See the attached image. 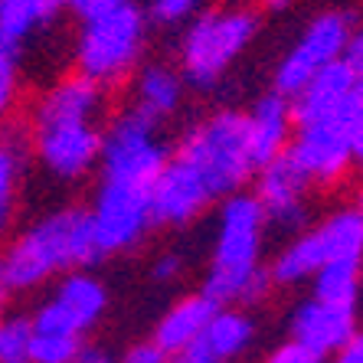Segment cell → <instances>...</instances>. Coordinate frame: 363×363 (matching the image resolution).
<instances>
[{"instance_id":"obj_1","label":"cell","mask_w":363,"mask_h":363,"mask_svg":"<svg viewBox=\"0 0 363 363\" xmlns=\"http://www.w3.org/2000/svg\"><path fill=\"white\" fill-rule=\"evenodd\" d=\"M105 89L82 72L52 82L40 95L30 125V151L56 180H82L99 164Z\"/></svg>"},{"instance_id":"obj_2","label":"cell","mask_w":363,"mask_h":363,"mask_svg":"<svg viewBox=\"0 0 363 363\" xmlns=\"http://www.w3.org/2000/svg\"><path fill=\"white\" fill-rule=\"evenodd\" d=\"M265 213L252 194H239L220 200L216 216V242H213V262L203 281V295L220 308L233 304H259L269 298L272 279L262 265L265 245Z\"/></svg>"},{"instance_id":"obj_3","label":"cell","mask_w":363,"mask_h":363,"mask_svg":"<svg viewBox=\"0 0 363 363\" xmlns=\"http://www.w3.org/2000/svg\"><path fill=\"white\" fill-rule=\"evenodd\" d=\"M95 262H101V255L89 210L82 206H62L40 216L0 252V265L13 291H33L66 272L92 269Z\"/></svg>"},{"instance_id":"obj_4","label":"cell","mask_w":363,"mask_h":363,"mask_svg":"<svg viewBox=\"0 0 363 363\" xmlns=\"http://www.w3.org/2000/svg\"><path fill=\"white\" fill-rule=\"evenodd\" d=\"M259 33V13L245 4L200 10L186 20L180 36V79L200 92H210L220 85L233 62L252 46Z\"/></svg>"},{"instance_id":"obj_5","label":"cell","mask_w":363,"mask_h":363,"mask_svg":"<svg viewBox=\"0 0 363 363\" xmlns=\"http://www.w3.org/2000/svg\"><path fill=\"white\" fill-rule=\"evenodd\" d=\"M170 154L180 157L206 184L213 200H226L245 190L255 174L245 144V111L236 108H220L196 121L190 131H184Z\"/></svg>"},{"instance_id":"obj_6","label":"cell","mask_w":363,"mask_h":363,"mask_svg":"<svg viewBox=\"0 0 363 363\" xmlns=\"http://www.w3.org/2000/svg\"><path fill=\"white\" fill-rule=\"evenodd\" d=\"M147 26L151 23L135 0L82 17L76 36V72L101 89L128 82L141 66Z\"/></svg>"},{"instance_id":"obj_7","label":"cell","mask_w":363,"mask_h":363,"mask_svg":"<svg viewBox=\"0 0 363 363\" xmlns=\"http://www.w3.org/2000/svg\"><path fill=\"white\" fill-rule=\"evenodd\" d=\"M285 154L311 186L340 184L363 154V92L350 95L334 118L298 125Z\"/></svg>"},{"instance_id":"obj_8","label":"cell","mask_w":363,"mask_h":363,"mask_svg":"<svg viewBox=\"0 0 363 363\" xmlns=\"http://www.w3.org/2000/svg\"><path fill=\"white\" fill-rule=\"evenodd\" d=\"M170 157V147L157 138V125L141 118L138 111L125 108L101 128L99 177L105 184H128L138 190H151L157 174Z\"/></svg>"},{"instance_id":"obj_9","label":"cell","mask_w":363,"mask_h":363,"mask_svg":"<svg viewBox=\"0 0 363 363\" xmlns=\"http://www.w3.org/2000/svg\"><path fill=\"white\" fill-rule=\"evenodd\" d=\"M92 236L99 255H121L144 242L151 223V190H138L128 184H105L99 180V194L89 210Z\"/></svg>"},{"instance_id":"obj_10","label":"cell","mask_w":363,"mask_h":363,"mask_svg":"<svg viewBox=\"0 0 363 363\" xmlns=\"http://www.w3.org/2000/svg\"><path fill=\"white\" fill-rule=\"evenodd\" d=\"M354 33V20L340 13V10H328L321 17H314L304 26V33L295 40V46L275 66V95L291 99L308 79L318 76L324 66H330L334 60L344 56Z\"/></svg>"},{"instance_id":"obj_11","label":"cell","mask_w":363,"mask_h":363,"mask_svg":"<svg viewBox=\"0 0 363 363\" xmlns=\"http://www.w3.org/2000/svg\"><path fill=\"white\" fill-rule=\"evenodd\" d=\"M105 308H108L105 285L95 279L92 272L76 269L60 275V285L52 288V295L33 311L30 324L40 334H60V337L82 340L101 321Z\"/></svg>"},{"instance_id":"obj_12","label":"cell","mask_w":363,"mask_h":363,"mask_svg":"<svg viewBox=\"0 0 363 363\" xmlns=\"http://www.w3.org/2000/svg\"><path fill=\"white\" fill-rule=\"evenodd\" d=\"M255 180V203L262 206L265 223L279 229H295L304 226L308 220V194H311V184L304 180V174L291 164L288 154L275 157V161L255 167L252 174Z\"/></svg>"},{"instance_id":"obj_13","label":"cell","mask_w":363,"mask_h":363,"mask_svg":"<svg viewBox=\"0 0 363 363\" xmlns=\"http://www.w3.org/2000/svg\"><path fill=\"white\" fill-rule=\"evenodd\" d=\"M213 194L180 157L170 154L157 180L151 184V223L154 226L184 229L196 223L213 206Z\"/></svg>"},{"instance_id":"obj_14","label":"cell","mask_w":363,"mask_h":363,"mask_svg":"<svg viewBox=\"0 0 363 363\" xmlns=\"http://www.w3.org/2000/svg\"><path fill=\"white\" fill-rule=\"evenodd\" d=\"M288 334H291L288 340H298L301 347H308V350H314L318 357L328 360L330 354H337L340 347H347L354 337H360L357 308L308 298L288 318Z\"/></svg>"},{"instance_id":"obj_15","label":"cell","mask_w":363,"mask_h":363,"mask_svg":"<svg viewBox=\"0 0 363 363\" xmlns=\"http://www.w3.org/2000/svg\"><path fill=\"white\" fill-rule=\"evenodd\" d=\"M291 131H295V125H291L288 99L272 92L255 101V108L245 111V144H249L252 167H262V164L281 157L288 151Z\"/></svg>"},{"instance_id":"obj_16","label":"cell","mask_w":363,"mask_h":363,"mask_svg":"<svg viewBox=\"0 0 363 363\" xmlns=\"http://www.w3.org/2000/svg\"><path fill=\"white\" fill-rule=\"evenodd\" d=\"M180 101H184V79H180L177 69H170V66L138 69L131 111H138L151 125H161L170 115H177Z\"/></svg>"},{"instance_id":"obj_17","label":"cell","mask_w":363,"mask_h":363,"mask_svg":"<svg viewBox=\"0 0 363 363\" xmlns=\"http://www.w3.org/2000/svg\"><path fill=\"white\" fill-rule=\"evenodd\" d=\"M216 308H220V304L210 301V298L203 295V291L180 298L177 304H170L167 311H164V318L157 321L151 340L161 347L167 357L177 354L180 347L194 344V340L200 337L203 328L210 324V318H213V311H216Z\"/></svg>"},{"instance_id":"obj_18","label":"cell","mask_w":363,"mask_h":363,"mask_svg":"<svg viewBox=\"0 0 363 363\" xmlns=\"http://www.w3.org/2000/svg\"><path fill=\"white\" fill-rule=\"evenodd\" d=\"M66 0H0V43L13 56H20L26 40L56 23Z\"/></svg>"},{"instance_id":"obj_19","label":"cell","mask_w":363,"mask_h":363,"mask_svg":"<svg viewBox=\"0 0 363 363\" xmlns=\"http://www.w3.org/2000/svg\"><path fill=\"white\" fill-rule=\"evenodd\" d=\"M314 236L328 262H360L363 259V210L357 203L340 206L314 226Z\"/></svg>"},{"instance_id":"obj_20","label":"cell","mask_w":363,"mask_h":363,"mask_svg":"<svg viewBox=\"0 0 363 363\" xmlns=\"http://www.w3.org/2000/svg\"><path fill=\"white\" fill-rule=\"evenodd\" d=\"M200 337L223 363H233L255 344V321L245 308H216Z\"/></svg>"},{"instance_id":"obj_21","label":"cell","mask_w":363,"mask_h":363,"mask_svg":"<svg viewBox=\"0 0 363 363\" xmlns=\"http://www.w3.org/2000/svg\"><path fill=\"white\" fill-rule=\"evenodd\" d=\"M321 265L324 252L318 245V236H314V229H304L275 255V262L269 265V279L272 285H301V281H311V275Z\"/></svg>"},{"instance_id":"obj_22","label":"cell","mask_w":363,"mask_h":363,"mask_svg":"<svg viewBox=\"0 0 363 363\" xmlns=\"http://www.w3.org/2000/svg\"><path fill=\"white\" fill-rule=\"evenodd\" d=\"M26 164V144L20 135H0V236L17 216L20 177Z\"/></svg>"},{"instance_id":"obj_23","label":"cell","mask_w":363,"mask_h":363,"mask_svg":"<svg viewBox=\"0 0 363 363\" xmlns=\"http://www.w3.org/2000/svg\"><path fill=\"white\" fill-rule=\"evenodd\" d=\"M311 298L357 308L360 301V262H328L311 275Z\"/></svg>"},{"instance_id":"obj_24","label":"cell","mask_w":363,"mask_h":363,"mask_svg":"<svg viewBox=\"0 0 363 363\" xmlns=\"http://www.w3.org/2000/svg\"><path fill=\"white\" fill-rule=\"evenodd\" d=\"M33 324L26 314L0 318V363H30Z\"/></svg>"},{"instance_id":"obj_25","label":"cell","mask_w":363,"mask_h":363,"mask_svg":"<svg viewBox=\"0 0 363 363\" xmlns=\"http://www.w3.org/2000/svg\"><path fill=\"white\" fill-rule=\"evenodd\" d=\"M85 350V340L60 337V334H40L33 330L30 340V363H76Z\"/></svg>"},{"instance_id":"obj_26","label":"cell","mask_w":363,"mask_h":363,"mask_svg":"<svg viewBox=\"0 0 363 363\" xmlns=\"http://www.w3.org/2000/svg\"><path fill=\"white\" fill-rule=\"evenodd\" d=\"M200 7L203 0H147V7L141 10L147 17V23L154 26H180L194 13H200Z\"/></svg>"},{"instance_id":"obj_27","label":"cell","mask_w":363,"mask_h":363,"mask_svg":"<svg viewBox=\"0 0 363 363\" xmlns=\"http://www.w3.org/2000/svg\"><path fill=\"white\" fill-rule=\"evenodd\" d=\"M20 95V66L17 56L10 52H0V125L7 121V115L13 111Z\"/></svg>"},{"instance_id":"obj_28","label":"cell","mask_w":363,"mask_h":363,"mask_svg":"<svg viewBox=\"0 0 363 363\" xmlns=\"http://www.w3.org/2000/svg\"><path fill=\"white\" fill-rule=\"evenodd\" d=\"M262 363H324V357L301 347L298 340H281L279 347H272L269 354H265Z\"/></svg>"},{"instance_id":"obj_29","label":"cell","mask_w":363,"mask_h":363,"mask_svg":"<svg viewBox=\"0 0 363 363\" xmlns=\"http://www.w3.org/2000/svg\"><path fill=\"white\" fill-rule=\"evenodd\" d=\"M167 363H223L220 357L210 350V344L203 337H196L194 344H186V347H180L177 354H170L167 357Z\"/></svg>"},{"instance_id":"obj_30","label":"cell","mask_w":363,"mask_h":363,"mask_svg":"<svg viewBox=\"0 0 363 363\" xmlns=\"http://www.w3.org/2000/svg\"><path fill=\"white\" fill-rule=\"evenodd\" d=\"M180 275H184V255H177V252H164L151 269V279L164 281V285H167V281H177Z\"/></svg>"},{"instance_id":"obj_31","label":"cell","mask_w":363,"mask_h":363,"mask_svg":"<svg viewBox=\"0 0 363 363\" xmlns=\"http://www.w3.org/2000/svg\"><path fill=\"white\" fill-rule=\"evenodd\" d=\"M121 363H167V354H164L154 340H141V344L128 347Z\"/></svg>"},{"instance_id":"obj_32","label":"cell","mask_w":363,"mask_h":363,"mask_svg":"<svg viewBox=\"0 0 363 363\" xmlns=\"http://www.w3.org/2000/svg\"><path fill=\"white\" fill-rule=\"evenodd\" d=\"M118 4H125V0H66V7L72 10L79 20H82V17H92V13H99V10L118 7Z\"/></svg>"},{"instance_id":"obj_33","label":"cell","mask_w":363,"mask_h":363,"mask_svg":"<svg viewBox=\"0 0 363 363\" xmlns=\"http://www.w3.org/2000/svg\"><path fill=\"white\" fill-rule=\"evenodd\" d=\"M324 363H363V340L354 337L347 347H340L337 354H330Z\"/></svg>"},{"instance_id":"obj_34","label":"cell","mask_w":363,"mask_h":363,"mask_svg":"<svg viewBox=\"0 0 363 363\" xmlns=\"http://www.w3.org/2000/svg\"><path fill=\"white\" fill-rule=\"evenodd\" d=\"M10 295H13V288H10L7 275H4V265H0V318H4V311H7Z\"/></svg>"},{"instance_id":"obj_35","label":"cell","mask_w":363,"mask_h":363,"mask_svg":"<svg viewBox=\"0 0 363 363\" xmlns=\"http://www.w3.org/2000/svg\"><path fill=\"white\" fill-rule=\"evenodd\" d=\"M259 7L269 10V13H285V10L295 7V0H259Z\"/></svg>"},{"instance_id":"obj_36","label":"cell","mask_w":363,"mask_h":363,"mask_svg":"<svg viewBox=\"0 0 363 363\" xmlns=\"http://www.w3.org/2000/svg\"><path fill=\"white\" fill-rule=\"evenodd\" d=\"M76 363H111L108 357L101 354V350H92V347H85L82 354H79V360Z\"/></svg>"}]
</instances>
